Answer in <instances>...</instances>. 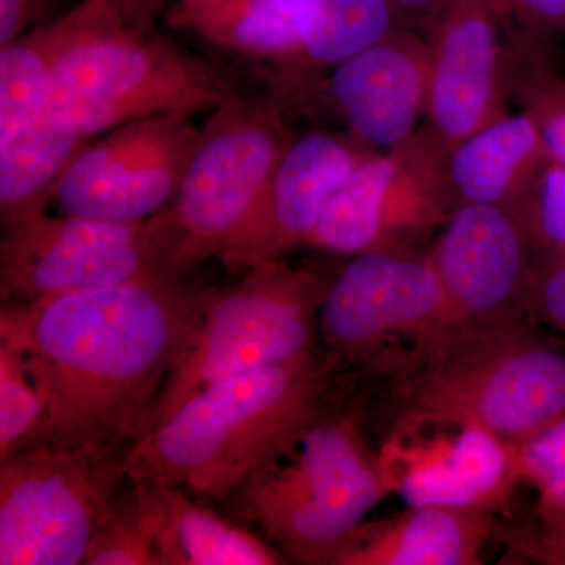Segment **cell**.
I'll return each mask as SVG.
<instances>
[{"label":"cell","instance_id":"cell-19","mask_svg":"<svg viewBox=\"0 0 565 565\" xmlns=\"http://www.w3.org/2000/svg\"><path fill=\"white\" fill-rule=\"evenodd\" d=\"M489 533L481 508H411L396 522L356 527L321 564L473 565Z\"/></svg>","mask_w":565,"mask_h":565},{"label":"cell","instance_id":"cell-2","mask_svg":"<svg viewBox=\"0 0 565 565\" xmlns=\"http://www.w3.org/2000/svg\"><path fill=\"white\" fill-rule=\"evenodd\" d=\"M338 363L315 351L193 394L132 445L129 479L228 500L329 411L330 374Z\"/></svg>","mask_w":565,"mask_h":565},{"label":"cell","instance_id":"cell-25","mask_svg":"<svg viewBox=\"0 0 565 565\" xmlns=\"http://www.w3.org/2000/svg\"><path fill=\"white\" fill-rule=\"evenodd\" d=\"M505 51L509 93L544 134L553 159L565 170V77L553 65L544 39L520 25Z\"/></svg>","mask_w":565,"mask_h":565},{"label":"cell","instance_id":"cell-34","mask_svg":"<svg viewBox=\"0 0 565 565\" xmlns=\"http://www.w3.org/2000/svg\"><path fill=\"white\" fill-rule=\"evenodd\" d=\"M390 2L396 7L407 22L418 21L426 24L452 0H390Z\"/></svg>","mask_w":565,"mask_h":565},{"label":"cell","instance_id":"cell-15","mask_svg":"<svg viewBox=\"0 0 565 565\" xmlns=\"http://www.w3.org/2000/svg\"><path fill=\"white\" fill-rule=\"evenodd\" d=\"M370 156L366 143L351 132L294 137L250 221L218 262L243 273L307 243L333 193Z\"/></svg>","mask_w":565,"mask_h":565},{"label":"cell","instance_id":"cell-23","mask_svg":"<svg viewBox=\"0 0 565 565\" xmlns=\"http://www.w3.org/2000/svg\"><path fill=\"white\" fill-rule=\"evenodd\" d=\"M316 68L334 66L408 24L390 0H278Z\"/></svg>","mask_w":565,"mask_h":565},{"label":"cell","instance_id":"cell-26","mask_svg":"<svg viewBox=\"0 0 565 565\" xmlns=\"http://www.w3.org/2000/svg\"><path fill=\"white\" fill-rule=\"evenodd\" d=\"M51 63L46 24L0 47V139L46 111Z\"/></svg>","mask_w":565,"mask_h":565},{"label":"cell","instance_id":"cell-28","mask_svg":"<svg viewBox=\"0 0 565 565\" xmlns=\"http://www.w3.org/2000/svg\"><path fill=\"white\" fill-rule=\"evenodd\" d=\"M535 250L565 255V170L553 159L519 206Z\"/></svg>","mask_w":565,"mask_h":565},{"label":"cell","instance_id":"cell-36","mask_svg":"<svg viewBox=\"0 0 565 565\" xmlns=\"http://www.w3.org/2000/svg\"><path fill=\"white\" fill-rule=\"evenodd\" d=\"M565 512V511H564Z\"/></svg>","mask_w":565,"mask_h":565},{"label":"cell","instance_id":"cell-12","mask_svg":"<svg viewBox=\"0 0 565 565\" xmlns=\"http://www.w3.org/2000/svg\"><path fill=\"white\" fill-rule=\"evenodd\" d=\"M427 258L444 289L451 337L526 315L537 250L519 207L460 204Z\"/></svg>","mask_w":565,"mask_h":565},{"label":"cell","instance_id":"cell-24","mask_svg":"<svg viewBox=\"0 0 565 565\" xmlns=\"http://www.w3.org/2000/svg\"><path fill=\"white\" fill-rule=\"evenodd\" d=\"M114 498L85 553V565H161L158 539L163 520L162 486L129 479Z\"/></svg>","mask_w":565,"mask_h":565},{"label":"cell","instance_id":"cell-30","mask_svg":"<svg viewBox=\"0 0 565 565\" xmlns=\"http://www.w3.org/2000/svg\"><path fill=\"white\" fill-rule=\"evenodd\" d=\"M526 313L565 333V255L537 253Z\"/></svg>","mask_w":565,"mask_h":565},{"label":"cell","instance_id":"cell-8","mask_svg":"<svg viewBox=\"0 0 565 565\" xmlns=\"http://www.w3.org/2000/svg\"><path fill=\"white\" fill-rule=\"evenodd\" d=\"M131 449L43 441L0 457V564H84Z\"/></svg>","mask_w":565,"mask_h":565},{"label":"cell","instance_id":"cell-17","mask_svg":"<svg viewBox=\"0 0 565 565\" xmlns=\"http://www.w3.org/2000/svg\"><path fill=\"white\" fill-rule=\"evenodd\" d=\"M552 161L537 122L505 111L437 156L435 170L449 212L468 203L519 207Z\"/></svg>","mask_w":565,"mask_h":565},{"label":"cell","instance_id":"cell-3","mask_svg":"<svg viewBox=\"0 0 565 565\" xmlns=\"http://www.w3.org/2000/svg\"><path fill=\"white\" fill-rule=\"evenodd\" d=\"M47 111L85 137L170 111H211L237 95L228 71L166 36L134 32L79 6L46 22Z\"/></svg>","mask_w":565,"mask_h":565},{"label":"cell","instance_id":"cell-11","mask_svg":"<svg viewBox=\"0 0 565 565\" xmlns=\"http://www.w3.org/2000/svg\"><path fill=\"white\" fill-rule=\"evenodd\" d=\"M319 330L337 360L405 334L422 352L451 337L444 289L427 255L388 248L353 256L329 282Z\"/></svg>","mask_w":565,"mask_h":565},{"label":"cell","instance_id":"cell-22","mask_svg":"<svg viewBox=\"0 0 565 565\" xmlns=\"http://www.w3.org/2000/svg\"><path fill=\"white\" fill-rule=\"evenodd\" d=\"M161 565H275L280 556L250 531L222 519L178 487H163Z\"/></svg>","mask_w":565,"mask_h":565},{"label":"cell","instance_id":"cell-20","mask_svg":"<svg viewBox=\"0 0 565 565\" xmlns=\"http://www.w3.org/2000/svg\"><path fill=\"white\" fill-rule=\"evenodd\" d=\"M408 457L397 486L408 508H481L498 500L520 470L519 446L478 426Z\"/></svg>","mask_w":565,"mask_h":565},{"label":"cell","instance_id":"cell-33","mask_svg":"<svg viewBox=\"0 0 565 565\" xmlns=\"http://www.w3.org/2000/svg\"><path fill=\"white\" fill-rule=\"evenodd\" d=\"M55 0H0V47L44 25Z\"/></svg>","mask_w":565,"mask_h":565},{"label":"cell","instance_id":"cell-27","mask_svg":"<svg viewBox=\"0 0 565 565\" xmlns=\"http://www.w3.org/2000/svg\"><path fill=\"white\" fill-rule=\"evenodd\" d=\"M46 401L17 345L0 340V457L41 444Z\"/></svg>","mask_w":565,"mask_h":565},{"label":"cell","instance_id":"cell-16","mask_svg":"<svg viewBox=\"0 0 565 565\" xmlns=\"http://www.w3.org/2000/svg\"><path fill=\"white\" fill-rule=\"evenodd\" d=\"M427 84V41L403 29L334 65L327 93L353 137L394 150L414 137Z\"/></svg>","mask_w":565,"mask_h":565},{"label":"cell","instance_id":"cell-14","mask_svg":"<svg viewBox=\"0 0 565 565\" xmlns=\"http://www.w3.org/2000/svg\"><path fill=\"white\" fill-rule=\"evenodd\" d=\"M435 166L437 156L418 134L388 154L370 156L333 193L305 244L355 256L401 248V237L445 222Z\"/></svg>","mask_w":565,"mask_h":565},{"label":"cell","instance_id":"cell-4","mask_svg":"<svg viewBox=\"0 0 565 565\" xmlns=\"http://www.w3.org/2000/svg\"><path fill=\"white\" fill-rule=\"evenodd\" d=\"M397 429L478 426L520 446L565 415V349L522 319L456 333L423 352Z\"/></svg>","mask_w":565,"mask_h":565},{"label":"cell","instance_id":"cell-18","mask_svg":"<svg viewBox=\"0 0 565 565\" xmlns=\"http://www.w3.org/2000/svg\"><path fill=\"white\" fill-rule=\"evenodd\" d=\"M167 24L273 73V95L285 102L316 70L278 0H172Z\"/></svg>","mask_w":565,"mask_h":565},{"label":"cell","instance_id":"cell-1","mask_svg":"<svg viewBox=\"0 0 565 565\" xmlns=\"http://www.w3.org/2000/svg\"><path fill=\"white\" fill-rule=\"evenodd\" d=\"M203 288L154 277L2 303L0 340L17 345L46 401L43 441L134 445L188 343Z\"/></svg>","mask_w":565,"mask_h":565},{"label":"cell","instance_id":"cell-7","mask_svg":"<svg viewBox=\"0 0 565 565\" xmlns=\"http://www.w3.org/2000/svg\"><path fill=\"white\" fill-rule=\"evenodd\" d=\"M239 274L230 285L200 292L192 332L152 407L147 433L207 386L316 351V318L330 281L282 258Z\"/></svg>","mask_w":565,"mask_h":565},{"label":"cell","instance_id":"cell-9","mask_svg":"<svg viewBox=\"0 0 565 565\" xmlns=\"http://www.w3.org/2000/svg\"><path fill=\"white\" fill-rule=\"evenodd\" d=\"M202 128L188 111H170L110 129L88 141L55 185L62 214L145 222L173 202Z\"/></svg>","mask_w":565,"mask_h":565},{"label":"cell","instance_id":"cell-6","mask_svg":"<svg viewBox=\"0 0 565 565\" xmlns=\"http://www.w3.org/2000/svg\"><path fill=\"white\" fill-rule=\"evenodd\" d=\"M351 418L329 411L237 487L234 514L256 523L294 559L321 564L392 490Z\"/></svg>","mask_w":565,"mask_h":565},{"label":"cell","instance_id":"cell-13","mask_svg":"<svg viewBox=\"0 0 565 565\" xmlns=\"http://www.w3.org/2000/svg\"><path fill=\"white\" fill-rule=\"evenodd\" d=\"M424 25L429 84L418 134L440 156L505 114L508 44L494 0H452Z\"/></svg>","mask_w":565,"mask_h":565},{"label":"cell","instance_id":"cell-21","mask_svg":"<svg viewBox=\"0 0 565 565\" xmlns=\"http://www.w3.org/2000/svg\"><path fill=\"white\" fill-rule=\"evenodd\" d=\"M90 141L44 111L0 139V215L2 225L46 211L57 181Z\"/></svg>","mask_w":565,"mask_h":565},{"label":"cell","instance_id":"cell-10","mask_svg":"<svg viewBox=\"0 0 565 565\" xmlns=\"http://www.w3.org/2000/svg\"><path fill=\"white\" fill-rule=\"evenodd\" d=\"M166 277L147 221L109 222L46 211L6 226L0 243L2 303Z\"/></svg>","mask_w":565,"mask_h":565},{"label":"cell","instance_id":"cell-32","mask_svg":"<svg viewBox=\"0 0 565 565\" xmlns=\"http://www.w3.org/2000/svg\"><path fill=\"white\" fill-rule=\"evenodd\" d=\"M520 25L548 40L565 33V0H498Z\"/></svg>","mask_w":565,"mask_h":565},{"label":"cell","instance_id":"cell-31","mask_svg":"<svg viewBox=\"0 0 565 565\" xmlns=\"http://www.w3.org/2000/svg\"><path fill=\"white\" fill-rule=\"evenodd\" d=\"M79 6L93 17L129 31L151 32L159 14L169 6V0H82Z\"/></svg>","mask_w":565,"mask_h":565},{"label":"cell","instance_id":"cell-35","mask_svg":"<svg viewBox=\"0 0 565 565\" xmlns=\"http://www.w3.org/2000/svg\"><path fill=\"white\" fill-rule=\"evenodd\" d=\"M530 556L537 557L548 564L565 565V527L556 533L545 535L541 541L525 546Z\"/></svg>","mask_w":565,"mask_h":565},{"label":"cell","instance_id":"cell-5","mask_svg":"<svg viewBox=\"0 0 565 565\" xmlns=\"http://www.w3.org/2000/svg\"><path fill=\"white\" fill-rule=\"evenodd\" d=\"M280 98L243 92L210 111L173 202L147 221L159 273L191 277L233 243L294 140Z\"/></svg>","mask_w":565,"mask_h":565},{"label":"cell","instance_id":"cell-29","mask_svg":"<svg viewBox=\"0 0 565 565\" xmlns=\"http://www.w3.org/2000/svg\"><path fill=\"white\" fill-rule=\"evenodd\" d=\"M520 470L541 489L546 508L565 511V415L519 446Z\"/></svg>","mask_w":565,"mask_h":565}]
</instances>
